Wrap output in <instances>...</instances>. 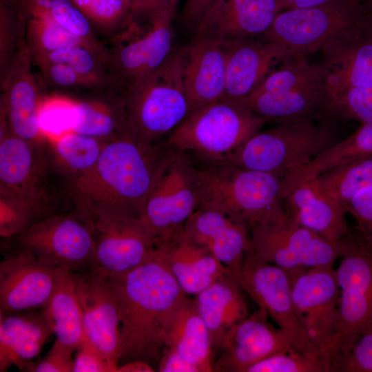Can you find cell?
Returning a JSON list of instances; mask_svg holds the SVG:
<instances>
[{
  "instance_id": "cell-57",
  "label": "cell",
  "mask_w": 372,
  "mask_h": 372,
  "mask_svg": "<svg viewBox=\"0 0 372 372\" xmlns=\"http://www.w3.org/2000/svg\"><path fill=\"white\" fill-rule=\"evenodd\" d=\"M362 4L366 8L372 9V0H366Z\"/></svg>"
},
{
  "instance_id": "cell-37",
  "label": "cell",
  "mask_w": 372,
  "mask_h": 372,
  "mask_svg": "<svg viewBox=\"0 0 372 372\" xmlns=\"http://www.w3.org/2000/svg\"><path fill=\"white\" fill-rule=\"evenodd\" d=\"M30 57L33 66L48 63L65 64L86 81L92 93L105 90L107 72L104 51L85 45H78Z\"/></svg>"
},
{
  "instance_id": "cell-55",
  "label": "cell",
  "mask_w": 372,
  "mask_h": 372,
  "mask_svg": "<svg viewBox=\"0 0 372 372\" xmlns=\"http://www.w3.org/2000/svg\"><path fill=\"white\" fill-rule=\"evenodd\" d=\"M151 364L143 360H135L119 364L117 372H152Z\"/></svg>"
},
{
  "instance_id": "cell-49",
  "label": "cell",
  "mask_w": 372,
  "mask_h": 372,
  "mask_svg": "<svg viewBox=\"0 0 372 372\" xmlns=\"http://www.w3.org/2000/svg\"><path fill=\"white\" fill-rule=\"evenodd\" d=\"M75 349L56 339L47 354L37 364L33 371L36 372H72L74 366L73 352Z\"/></svg>"
},
{
  "instance_id": "cell-4",
  "label": "cell",
  "mask_w": 372,
  "mask_h": 372,
  "mask_svg": "<svg viewBox=\"0 0 372 372\" xmlns=\"http://www.w3.org/2000/svg\"><path fill=\"white\" fill-rule=\"evenodd\" d=\"M195 167L198 207L220 210L249 227L288 219L284 206L286 175L202 160Z\"/></svg>"
},
{
  "instance_id": "cell-33",
  "label": "cell",
  "mask_w": 372,
  "mask_h": 372,
  "mask_svg": "<svg viewBox=\"0 0 372 372\" xmlns=\"http://www.w3.org/2000/svg\"><path fill=\"white\" fill-rule=\"evenodd\" d=\"M74 97L72 132L106 142L127 135L120 100L103 93Z\"/></svg>"
},
{
  "instance_id": "cell-31",
  "label": "cell",
  "mask_w": 372,
  "mask_h": 372,
  "mask_svg": "<svg viewBox=\"0 0 372 372\" xmlns=\"http://www.w3.org/2000/svg\"><path fill=\"white\" fill-rule=\"evenodd\" d=\"M163 343L180 353L199 372L213 371L211 338L195 298L186 295L176 307L166 326Z\"/></svg>"
},
{
  "instance_id": "cell-6",
  "label": "cell",
  "mask_w": 372,
  "mask_h": 372,
  "mask_svg": "<svg viewBox=\"0 0 372 372\" xmlns=\"http://www.w3.org/2000/svg\"><path fill=\"white\" fill-rule=\"evenodd\" d=\"M335 125L333 122L291 123L258 131L222 163L287 175L342 139Z\"/></svg>"
},
{
  "instance_id": "cell-19",
  "label": "cell",
  "mask_w": 372,
  "mask_h": 372,
  "mask_svg": "<svg viewBox=\"0 0 372 372\" xmlns=\"http://www.w3.org/2000/svg\"><path fill=\"white\" fill-rule=\"evenodd\" d=\"M32 62L23 39L1 83V114L13 134L30 142H47L39 123L43 95L32 70Z\"/></svg>"
},
{
  "instance_id": "cell-47",
  "label": "cell",
  "mask_w": 372,
  "mask_h": 372,
  "mask_svg": "<svg viewBox=\"0 0 372 372\" xmlns=\"http://www.w3.org/2000/svg\"><path fill=\"white\" fill-rule=\"evenodd\" d=\"M44 83L56 91H92L86 81L73 69L63 63H48L36 65Z\"/></svg>"
},
{
  "instance_id": "cell-12",
  "label": "cell",
  "mask_w": 372,
  "mask_h": 372,
  "mask_svg": "<svg viewBox=\"0 0 372 372\" xmlns=\"http://www.w3.org/2000/svg\"><path fill=\"white\" fill-rule=\"evenodd\" d=\"M76 209L87 222L94 241L95 269L110 275L125 273L148 259L158 247L139 218L107 211L74 199Z\"/></svg>"
},
{
  "instance_id": "cell-16",
  "label": "cell",
  "mask_w": 372,
  "mask_h": 372,
  "mask_svg": "<svg viewBox=\"0 0 372 372\" xmlns=\"http://www.w3.org/2000/svg\"><path fill=\"white\" fill-rule=\"evenodd\" d=\"M287 271L296 313L322 355L337 329L340 288L336 271L331 266Z\"/></svg>"
},
{
  "instance_id": "cell-56",
  "label": "cell",
  "mask_w": 372,
  "mask_h": 372,
  "mask_svg": "<svg viewBox=\"0 0 372 372\" xmlns=\"http://www.w3.org/2000/svg\"><path fill=\"white\" fill-rule=\"evenodd\" d=\"M362 32L364 37L372 43V9L368 8L364 16Z\"/></svg>"
},
{
  "instance_id": "cell-17",
  "label": "cell",
  "mask_w": 372,
  "mask_h": 372,
  "mask_svg": "<svg viewBox=\"0 0 372 372\" xmlns=\"http://www.w3.org/2000/svg\"><path fill=\"white\" fill-rule=\"evenodd\" d=\"M39 144L9 131L1 135L0 192L30 205L41 219L52 215V199L47 186V158Z\"/></svg>"
},
{
  "instance_id": "cell-21",
  "label": "cell",
  "mask_w": 372,
  "mask_h": 372,
  "mask_svg": "<svg viewBox=\"0 0 372 372\" xmlns=\"http://www.w3.org/2000/svg\"><path fill=\"white\" fill-rule=\"evenodd\" d=\"M260 308L229 331L213 371L246 372L255 363L280 351L295 348L290 335L269 320ZM296 349V348H295Z\"/></svg>"
},
{
  "instance_id": "cell-35",
  "label": "cell",
  "mask_w": 372,
  "mask_h": 372,
  "mask_svg": "<svg viewBox=\"0 0 372 372\" xmlns=\"http://www.w3.org/2000/svg\"><path fill=\"white\" fill-rule=\"evenodd\" d=\"M372 156V122L362 124L349 136L317 156L307 165L287 174L289 182H307L342 163Z\"/></svg>"
},
{
  "instance_id": "cell-32",
  "label": "cell",
  "mask_w": 372,
  "mask_h": 372,
  "mask_svg": "<svg viewBox=\"0 0 372 372\" xmlns=\"http://www.w3.org/2000/svg\"><path fill=\"white\" fill-rule=\"evenodd\" d=\"M41 310L56 339L75 350L88 341L73 280L67 268L56 267L54 290Z\"/></svg>"
},
{
  "instance_id": "cell-34",
  "label": "cell",
  "mask_w": 372,
  "mask_h": 372,
  "mask_svg": "<svg viewBox=\"0 0 372 372\" xmlns=\"http://www.w3.org/2000/svg\"><path fill=\"white\" fill-rule=\"evenodd\" d=\"M307 182L344 209L360 192L372 186V156L336 165Z\"/></svg>"
},
{
  "instance_id": "cell-27",
  "label": "cell",
  "mask_w": 372,
  "mask_h": 372,
  "mask_svg": "<svg viewBox=\"0 0 372 372\" xmlns=\"http://www.w3.org/2000/svg\"><path fill=\"white\" fill-rule=\"evenodd\" d=\"M158 249L168 269L187 296L198 295L231 271L207 248L188 237L184 230Z\"/></svg>"
},
{
  "instance_id": "cell-41",
  "label": "cell",
  "mask_w": 372,
  "mask_h": 372,
  "mask_svg": "<svg viewBox=\"0 0 372 372\" xmlns=\"http://www.w3.org/2000/svg\"><path fill=\"white\" fill-rule=\"evenodd\" d=\"M24 39L30 56L74 45L90 46L61 26L33 17H28Z\"/></svg>"
},
{
  "instance_id": "cell-5",
  "label": "cell",
  "mask_w": 372,
  "mask_h": 372,
  "mask_svg": "<svg viewBox=\"0 0 372 372\" xmlns=\"http://www.w3.org/2000/svg\"><path fill=\"white\" fill-rule=\"evenodd\" d=\"M118 98L127 135L145 143H161L189 113L180 49H175L156 70Z\"/></svg>"
},
{
  "instance_id": "cell-20",
  "label": "cell",
  "mask_w": 372,
  "mask_h": 372,
  "mask_svg": "<svg viewBox=\"0 0 372 372\" xmlns=\"http://www.w3.org/2000/svg\"><path fill=\"white\" fill-rule=\"evenodd\" d=\"M56 267L26 251L0 263V313L43 309L54 290Z\"/></svg>"
},
{
  "instance_id": "cell-1",
  "label": "cell",
  "mask_w": 372,
  "mask_h": 372,
  "mask_svg": "<svg viewBox=\"0 0 372 372\" xmlns=\"http://www.w3.org/2000/svg\"><path fill=\"white\" fill-rule=\"evenodd\" d=\"M107 276L121 313L119 364L135 360L150 364L159 361L165 347L166 326L186 294L166 266L158 247L138 267Z\"/></svg>"
},
{
  "instance_id": "cell-29",
  "label": "cell",
  "mask_w": 372,
  "mask_h": 372,
  "mask_svg": "<svg viewBox=\"0 0 372 372\" xmlns=\"http://www.w3.org/2000/svg\"><path fill=\"white\" fill-rule=\"evenodd\" d=\"M243 291L238 278L230 271L196 295L195 299L208 329L212 350L222 351L231 328L248 316Z\"/></svg>"
},
{
  "instance_id": "cell-45",
  "label": "cell",
  "mask_w": 372,
  "mask_h": 372,
  "mask_svg": "<svg viewBox=\"0 0 372 372\" xmlns=\"http://www.w3.org/2000/svg\"><path fill=\"white\" fill-rule=\"evenodd\" d=\"M330 372H372V325L368 327L346 353L327 358Z\"/></svg>"
},
{
  "instance_id": "cell-2",
  "label": "cell",
  "mask_w": 372,
  "mask_h": 372,
  "mask_svg": "<svg viewBox=\"0 0 372 372\" xmlns=\"http://www.w3.org/2000/svg\"><path fill=\"white\" fill-rule=\"evenodd\" d=\"M168 149L165 143H145L128 135L105 142L94 166L72 177L74 199L140 218Z\"/></svg>"
},
{
  "instance_id": "cell-44",
  "label": "cell",
  "mask_w": 372,
  "mask_h": 372,
  "mask_svg": "<svg viewBox=\"0 0 372 372\" xmlns=\"http://www.w3.org/2000/svg\"><path fill=\"white\" fill-rule=\"evenodd\" d=\"M40 220L39 215L28 203L0 192V235L2 238L15 237Z\"/></svg>"
},
{
  "instance_id": "cell-39",
  "label": "cell",
  "mask_w": 372,
  "mask_h": 372,
  "mask_svg": "<svg viewBox=\"0 0 372 372\" xmlns=\"http://www.w3.org/2000/svg\"><path fill=\"white\" fill-rule=\"evenodd\" d=\"M70 1L84 14L98 37L101 40L103 38V41L115 36L130 20V0Z\"/></svg>"
},
{
  "instance_id": "cell-13",
  "label": "cell",
  "mask_w": 372,
  "mask_h": 372,
  "mask_svg": "<svg viewBox=\"0 0 372 372\" xmlns=\"http://www.w3.org/2000/svg\"><path fill=\"white\" fill-rule=\"evenodd\" d=\"M16 251H26L55 267L72 272L94 269V245L90 227L76 211L53 214L15 236Z\"/></svg>"
},
{
  "instance_id": "cell-3",
  "label": "cell",
  "mask_w": 372,
  "mask_h": 372,
  "mask_svg": "<svg viewBox=\"0 0 372 372\" xmlns=\"http://www.w3.org/2000/svg\"><path fill=\"white\" fill-rule=\"evenodd\" d=\"M289 55L241 101L252 112L280 124L340 120L322 61Z\"/></svg>"
},
{
  "instance_id": "cell-9",
  "label": "cell",
  "mask_w": 372,
  "mask_h": 372,
  "mask_svg": "<svg viewBox=\"0 0 372 372\" xmlns=\"http://www.w3.org/2000/svg\"><path fill=\"white\" fill-rule=\"evenodd\" d=\"M340 298L336 332L322 355L349 351L372 325V240L355 226L339 243Z\"/></svg>"
},
{
  "instance_id": "cell-15",
  "label": "cell",
  "mask_w": 372,
  "mask_h": 372,
  "mask_svg": "<svg viewBox=\"0 0 372 372\" xmlns=\"http://www.w3.org/2000/svg\"><path fill=\"white\" fill-rule=\"evenodd\" d=\"M238 278L243 290L278 327L290 335L297 350L318 353L296 313L287 270L262 260L251 245L245 253Z\"/></svg>"
},
{
  "instance_id": "cell-50",
  "label": "cell",
  "mask_w": 372,
  "mask_h": 372,
  "mask_svg": "<svg viewBox=\"0 0 372 372\" xmlns=\"http://www.w3.org/2000/svg\"><path fill=\"white\" fill-rule=\"evenodd\" d=\"M344 209L355 218V227L372 240V186L360 192Z\"/></svg>"
},
{
  "instance_id": "cell-53",
  "label": "cell",
  "mask_w": 372,
  "mask_h": 372,
  "mask_svg": "<svg viewBox=\"0 0 372 372\" xmlns=\"http://www.w3.org/2000/svg\"><path fill=\"white\" fill-rule=\"evenodd\" d=\"M160 372H199L198 369L176 350L165 347L158 361Z\"/></svg>"
},
{
  "instance_id": "cell-54",
  "label": "cell",
  "mask_w": 372,
  "mask_h": 372,
  "mask_svg": "<svg viewBox=\"0 0 372 372\" xmlns=\"http://www.w3.org/2000/svg\"><path fill=\"white\" fill-rule=\"evenodd\" d=\"M343 0H280L282 11L289 9L305 8L338 2Z\"/></svg>"
},
{
  "instance_id": "cell-14",
  "label": "cell",
  "mask_w": 372,
  "mask_h": 372,
  "mask_svg": "<svg viewBox=\"0 0 372 372\" xmlns=\"http://www.w3.org/2000/svg\"><path fill=\"white\" fill-rule=\"evenodd\" d=\"M251 247L262 260L287 270L333 267L339 244L288 219L257 223L250 227Z\"/></svg>"
},
{
  "instance_id": "cell-30",
  "label": "cell",
  "mask_w": 372,
  "mask_h": 372,
  "mask_svg": "<svg viewBox=\"0 0 372 372\" xmlns=\"http://www.w3.org/2000/svg\"><path fill=\"white\" fill-rule=\"evenodd\" d=\"M320 51L333 94L372 85V43L362 32L333 40Z\"/></svg>"
},
{
  "instance_id": "cell-26",
  "label": "cell",
  "mask_w": 372,
  "mask_h": 372,
  "mask_svg": "<svg viewBox=\"0 0 372 372\" xmlns=\"http://www.w3.org/2000/svg\"><path fill=\"white\" fill-rule=\"evenodd\" d=\"M284 206L290 220L339 244L350 226L343 207L316 191L309 182L285 179Z\"/></svg>"
},
{
  "instance_id": "cell-43",
  "label": "cell",
  "mask_w": 372,
  "mask_h": 372,
  "mask_svg": "<svg viewBox=\"0 0 372 372\" xmlns=\"http://www.w3.org/2000/svg\"><path fill=\"white\" fill-rule=\"evenodd\" d=\"M246 372H330V369L327 360L321 354L291 348L255 363Z\"/></svg>"
},
{
  "instance_id": "cell-52",
  "label": "cell",
  "mask_w": 372,
  "mask_h": 372,
  "mask_svg": "<svg viewBox=\"0 0 372 372\" xmlns=\"http://www.w3.org/2000/svg\"><path fill=\"white\" fill-rule=\"evenodd\" d=\"M225 0H186L182 11L183 23L196 30L203 21Z\"/></svg>"
},
{
  "instance_id": "cell-10",
  "label": "cell",
  "mask_w": 372,
  "mask_h": 372,
  "mask_svg": "<svg viewBox=\"0 0 372 372\" xmlns=\"http://www.w3.org/2000/svg\"><path fill=\"white\" fill-rule=\"evenodd\" d=\"M367 10L352 0L285 10L258 39L282 44L291 55L306 56L333 40L362 32Z\"/></svg>"
},
{
  "instance_id": "cell-24",
  "label": "cell",
  "mask_w": 372,
  "mask_h": 372,
  "mask_svg": "<svg viewBox=\"0 0 372 372\" xmlns=\"http://www.w3.org/2000/svg\"><path fill=\"white\" fill-rule=\"evenodd\" d=\"M281 11L280 0H225L198 26L195 36L221 45L258 39Z\"/></svg>"
},
{
  "instance_id": "cell-18",
  "label": "cell",
  "mask_w": 372,
  "mask_h": 372,
  "mask_svg": "<svg viewBox=\"0 0 372 372\" xmlns=\"http://www.w3.org/2000/svg\"><path fill=\"white\" fill-rule=\"evenodd\" d=\"M70 273L88 342L119 365L121 313L107 275L95 269Z\"/></svg>"
},
{
  "instance_id": "cell-48",
  "label": "cell",
  "mask_w": 372,
  "mask_h": 372,
  "mask_svg": "<svg viewBox=\"0 0 372 372\" xmlns=\"http://www.w3.org/2000/svg\"><path fill=\"white\" fill-rule=\"evenodd\" d=\"M76 351L72 372H117L118 364L102 355L88 341Z\"/></svg>"
},
{
  "instance_id": "cell-42",
  "label": "cell",
  "mask_w": 372,
  "mask_h": 372,
  "mask_svg": "<svg viewBox=\"0 0 372 372\" xmlns=\"http://www.w3.org/2000/svg\"><path fill=\"white\" fill-rule=\"evenodd\" d=\"M74 121L72 96L59 92L43 96L39 109V123L47 142L72 132Z\"/></svg>"
},
{
  "instance_id": "cell-38",
  "label": "cell",
  "mask_w": 372,
  "mask_h": 372,
  "mask_svg": "<svg viewBox=\"0 0 372 372\" xmlns=\"http://www.w3.org/2000/svg\"><path fill=\"white\" fill-rule=\"evenodd\" d=\"M28 17L52 21L90 46L104 50L103 42L98 37L84 14L70 0H23Z\"/></svg>"
},
{
  "instance_id": "cell-28",
  "label": "cell",
  "mask_w": 372,
  "mask_h": 372,
  "mask_svg": "<svg viewBox=\"0 0 372 372\" xmlns=\"http://www.w3.org/2000/svg\"><path fill=\"white\" fill-rule=\"evenodd\" d=\"M53 333L42 310L0 313V371H33L32 360Z\"/></svg>"
},
{
  "instance_id": "cell-7",
  "label": "cell",
  "mask_w": 372,
  "mask_h": 372,
  "mask_svg": "<svg viewBox=\"0 0 372 372\" xmlns=\"http://www.w3.org/2000/svg\"><path fill=\"white\" fill-rule=\"evenodd\" d=\"M267 122L241 101L223 98L189 113L164 143L199 160L222 163Z\"/></svg>"
},
{
  "instance_id": "cell-36",
  "label": "cell",
  "mask_w": 372,
  "mask_h": 372,
  "mask_svg": "<svg viewBox=\"0 0 372 372\" xmlns=\"http://www.w3.org/2000/svg\"><path fill=\"white\" fill-rule=\"evenodd\" d=\"M48 142L53 165L72 177L85 173L94 166L105 143L74 132Z\"/></svg>"
},
{
  "instance_id": "cell-58",
  "label": "cell",
  "mask_w": 372,
  "mask_h": 372,
  "mask_svg": "<svg viewBox=\"0 0 372 372\" xmlns=\"http://www.w3.org/2000/svg\"><path fill=\"white\" fill-rule=\"evenodd\" d=\"M352 1H353L354 2L357 3L362 4L366 0H352Z\"/></svg>"
},
{
  "instance_id": "cell-46",
  "label": "cell",
  "mask_w": 372,
  "mask_h": 372,
  "mask_svg": "<svg viewBox=\"0 0 372 372\" xmlns=\"http://www.w3.org/2000/svg\"><path fill=\"white\" fill-rule=\"evenodd\" d=\"M340 120L372 122V85L349 88L334 94Z\"/></svg>"
},
{
  "instance_id": "cell-25",
  "label": "cell",
  "mask_w": 372,
  "mask_h": 372,
  "mask_svg": "<svg viewBox=\"0 0 372 372\" xmlns=\"http://www.w3.org/2000/svg\"><path fill=\"white\" fill-rule=\"evenodd\" d=\"M226 54L223 98L242 100L255 90L287 56L283 45L250 39L222 45Z\"/></svg>"
},
{
  "instance_id": "cell-11",
  "label": "cell",
  "mask_w": 372,
  "mask_h": 372,
  "mask_svg": "<svg viewBox=\"0 0 372 372\" xmlns=\"http://www.w3.org/2000/svg\"><path fill=\"white\" fill-rule=\"evenodd\" d=\"M197 207L195 163L188 153L169 147L140 218L160 246L183 230Z\"/></svg>"
},
{
  "instance_id": "cell-23",
  "label": "cell",
  "mask_w": 372,
  "mask_h": 372,
  "mask_svg": "<svg viewBox=\"0 0 372 372\" xmlns=\"http://www.w3.org/2000/svg\"><path fill=\"white\" fill-rule=\"evenodd\" d=\"M183 230L238 276L245 253L251 245L248 225L220 210L200 207L187 220Z\"/></svg>"
},
{
  "instance_id": "cell-8",
  "label": "cell",
  "mask_w": 372,
  "mask_h": 372,
  "mask_svg": "<svg viewBox=\"0 0 372 372\" xmlns=\"http://www.w3.org/2000/svg\"><path fill=\"white\" fill-rule=\"evenodd\" d=\"M174 14L128 23L103 41L107 83L103 93L120 97L161 66L175 50Z\"/></svg>"
},
{
  "instance_id": "cell-51",
  "label": "cell",
  "mask_w": 372,
  "mask_h": 372,
  "mask_svg": "<svg viewBox=\"0 0 372 372\" xmlns=\"http://www.w3.org/2000/svg\"><path fill=\"white\" fill-rule=\"evenodd\" d=\"M178 0H130V20L143 23L163 14H175Z\"/></svg>"
},
{
  "instance_id": "cell-22",
  "label": "cell",
  "mask_w": 372,
  "mask_h": 372,
  "mask_svg": "<svg viewBox=\"0 0 372 372\" xmlns=\"http://www.w3.org/2000/svg\"><path fill=\"white\" fill-rule=\"evenodd\" d=\"M179 49L189 113L223 99L226 87V54L223 46L194 36L190 43Z\"/></svg>"
},
{
  "instance_id": "cell-40",
  "label": "cell",
  "mask_w": 372,
  "mask_h": 372,
  "mask_svg": "<svg viewBox=\"0 0 372 372\" xmlns=\"http://www.w3.org/2000/svg\"><path fill=\"white\" fill-rule=\"evenodd\" d=\"M27 20L23 0H0V81L25 37Z\"/></svg>"
}]
</instances>
